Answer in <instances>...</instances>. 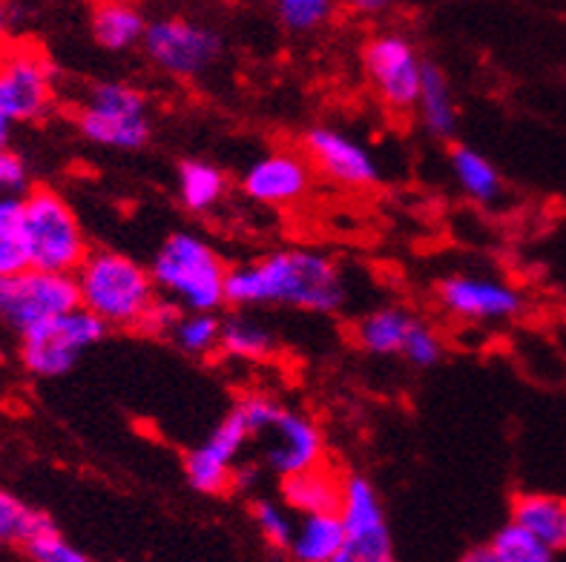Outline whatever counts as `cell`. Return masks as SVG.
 <instances>
[{"instance_id": "1", "label": "cell", "mask_w": 566, "mask_h": 562, "mask_svg": "<svg viewBox=\"0 0 566 562\" xmlns=\"http://www.w3.org/2000/svg\"><path fill=\"white\" fill-rule=\"evenodd\" d=\"M348 287L343 271L325 253L287 247L228 273V305L294 307L305 314H337Z\"/></svg>"}, {"instance_id": "2", "label": "cell", "mask_w": 566, "mask_h": 562, "mask_svg": "<svg viewBox=\"0 0 566 562\" xmlns=\"http://www.w3.org/2000/svg\"><path fill=\"white\" fill-rule=\"evenodd\" d=\"M75 282L81 305L115 330H144V321L161 299L150 267L118 250H90L75 271Z\"/></svg>"}, {"instance_id": "3", "label": "cell", "mask_w": 566, "mask_h": 562, "mask_svg": "<svg viewBox=\"0 0 566 562\" xmlns=\"http://www.w3.org/2000/svg\"><path fill=\"white\" fill-rule=\"evenodd\" d=\"M158 293L181 310H219L228 305V273L222 256L196 233H170L150 262Z\"/></svg>"}, {"instance_id": "4", "label": "cell", "mask_w": 566, "mask_h": 562, "mask_svg": "<svg viewBox=\"0 0 566 562\" xmlns=\"http://www.w3.org/2000/svg\"><path fill=\"white\" fill-rule=\"evenodd\" d=\"M242 407L251 439L262 445V463L276 477H291L323 463V431L311 416L296 413L268 396H244L237 402Z\"/></svg>"}, {"instance_id": "5", "label": "cell", "mask_w": 566, "mask_h": 562, "mask_svg": "<svg viewBox=\"0 0 566 562\" xmlns=\"http://www.w3.org/2000/svg\"><path fill=\"white\" fill-rule=\"evenodd\" d=\"M29 267L72 273L90 256L84 227L70 201L50 187H32L21 199Z\"/></svg>"}, {"instance_id": "6", "label": "cell", "mask_w": 566, "mask_h": 562, "mask_svg": "<svg viewBox=\"0 0 566 562\" xmlns=\"http://www.w3.org/2000/svg\"><path fill=\"white\" fill-rule=\"evenodd\" d=\"M75 124L86 141L104 150L136 152L153 138L147 95L127 81H101L90 86L75 113Z\"/></svg>"}, {"instance_id": "7", "label": "cell", "mask_w": 566, "mask_h": 562, "mask_svg": "<svg viewBox=\"0 0 566 562\" xmlns=\"http://www.w3.org/2000/svg\"><path fill=\"white\" fill-rule=\"evenodd\" d=\"M107 321H101L84 305L38 321L21 333L23 368L38 379L66 377L86 350L107 336Z\"/></svg>"}, {"instance_id": "8", "label": "cell", "mask_w": 566, "mask_h": 562, "mask_svg": "<svg viewBox=\"0 0 566 562\" xmlns=\"http://www.w3.org/2000/svg\"><path fill=\"white\" fill-rule=\"evenodd\" d=\"M55 107V70L32 43L0 52V109L18 127L38 124Z\"/></svg>"}, {"instance_id": "9", "label": "cell", "mask_w": 566, "mask_h": 562, "mask_svg": "<svg viewBox=\"0 0 566 562\" xmlns=\"http://www.w3.org/2000/svg\"><path fill=\"white\" fill-rule=\"evenodd\" d=\"M78 305V282L72 273L27 267L14 276L0 278V321L18 333Z\"/></svg>"}, {"instance_id": "10", "label": "cell", "mask_w": 566, "mask_h": 562, "mask_svg": "<svg viewBox=\"0 0 566 562\" xmlns=\"http://www.w3.org/2000/svg\"><path fill=\"white\" fill-rule=\"evenodd\" d=\"M142 46L156 70L179 81L199 78L222 55L219 32L201 26V23L185 21V18L147 23Z\"/></svg>"}, {"instance_id": "11", "label": "cell", "mask_w": 566, "mask_h": 562, "mask_svg": "<svg viewBox=\"0 0 566 562\" xmlns=\"http://www.w3.org/2000/svg\"><path fill=\"white\" fill-rule=\"evenodd\" d=\"M368 84L391 113H411L420 98L426 61L400 32H380L363 50Z\"/></svg>"}, {"instance_id": "12", "label": "cell", "mask_w": 566, "mask_h": 562, "mask_svg": "<svg viewBox=\"0 0 566 562\" xmlns=\"http://www.w3.org/2000/svg\"><path fill=\"white\" fill-rule=\"evenodd\" d=\"M339 517L345 526L343 562H391L395 540L388 528L386 508L371 479L352 474L343 479Z\"/></svg>"}, {"instance_id": "13", "label": "cell", "mask_w": 566, "mask_h": 562, "mask_svg": "<svg viewBox=\"0 0 566 562\" xmlns=\"http://www.w3.org/2000/svg\"><path fill=\"white\" fill-rule=\"evenodd\" d=\"M248 442H251V427L242 407L237 405L210 431L199 448L185 456V477L190 488L208 497L228 491L237 479V459Z\"/></svg>"}, {"instance_id": "14", "label": "cell", "mask_w": 566, "mask_h": 562, "mask_svg": "<svg viewBox=\"0 0 566 562\" xmlns=\"http://www.w3.org/2000/svg\"><path fill=\"white\" fill-rule=\"evenodd\" d=\"M438 301L460 321H510L524 310V296L512 285L481 273H454L438 285Z\"/></svg>"}, {"instance_id": "15", "label": "cell", "mask_w": 566, "mask_h": 562, "mask_svg": "<svg viewBox=\"0 0 566 562\" xmlns=\"http://www.w3.org/2000/svg\"><path fill=\"white\" fill-rule=\"evenodd\" d=\"M302 150L325 179L343 187H371L380 181V165L366 144L334 127H311L302 138Z\"/></svg>"}, {"instance_id": "16", "label": "cell", "mask_w": 566, "mask_h": 562, "mask_svg": "<svg viewBox=\"0 0 566 562\" xmlns=\"http://www.w3.org/2000/svg\"><path fill=\"white\" fill-rule=\"evenodd\" d=\"M244 195L265 206H291L311 190V161L300 152H268L256 158L242 179Z\"/></svg>"}, {"instance_id": "17", "label": "cell", "mask_w": 566, "mask_h": 562, "mask_svg": "<svg viewBox=\"0 0 566 562\" xmlns=\"http://www.w3.org/2000/svg\"><path fill=\"white\" fill-rule=\"evenodd\" d=\"M343 479L323 463L308 470L282 479V502L296 513L339 511L343 502Z\"/></svg>"}, {"instance_id": "18", "label": "cell", "mask_w": 566, "mask_h": 562, "mask_svg": "<svg viewBox=\"0 0 566 562\" xmlns=\"http://www.w3.org/2000/svg\"><path fill=\"white\" fill-rule=\"evenodd\" d=\"M291 554L300 562H343L345 526L339 511L302 513L294 542H291Z\"/></svg>"}, {"instance_id": "19", "label": "cell", "mask_w": 566, "mask_h": 562, "mask_svg": "<svg viewBox=\"0 0 566 562\" xmlns=\"http://www.w3.org/2000/svg\"><path fill=\"white\" fill-rule=\"evenodd\" d=\"M415 321L417 316H411L406 307H377L357 321L354 342L371 357H402Z\"/></svg>"}, {"instance_id": "20", "label": "cell", "mask_w": 566, "mask_h": 562, "mask_svg": "<svg viewBox=\"0 0 566 562\" xmlns=\"http://www.w3.org/2000/svg\"><path fill=\"white\" fill-rule=\"evenodd\" d=\"M417 115L426 132L434 138H452L458 129V100H454L452 81L440 66L426 64L423 86H420V98H417Z\"/></svg>"}, {"instance_id": "21", "label": "cell", "mask_w": 566, "mask_h": 562, "mask_svg": "<svg viewBox=\"0 0 566 562\" xmlns=\"http://www.w3.org/2000/svg\"><path fill=\"white\" fill-rule=\"evenodd\" d=\"M144 32H147L144 14L127 0H101L93 9V38L104 50H133L144 41Z\"/></svg>"}, {"instance_id": "22", "label": "cell", "mask_w": 566, "mask_h": 562, "mask_svg": "<svg viewBox=\"0 0 566 562\" xmlns=\"http://www.w3.org/2000/svg\"><path fill=\"white\" fill-rule=\"evenodd\" d=\"M512 520L546 542L553 551L566 549V502L549 494H521L512 502Z\"/></svg>"}, {"instance_id": "23", "label": "cell", "mask_w": 566, "mask_h": 562, "mask_svg": "<svg viewBox=\"0 0 566 562\" xmlns=\"http://www.w3.org/2000/svg\"><path fill=\"white\" fill-rule=\"evenodd\" d=\"M452 176L463 195L478 204H495L503 192V181L497 167L472 147H454L452 150Z\"/></svg>"}, {"instance_id": "24", "label": "cell", "mask_w": 566, "mask_h": 562, "mask_svg": "<svg viewBox=\"0 0 566 562\" xmlns=\"http://www.w3.org/2000/svg\"><path fill=\"white\" fill-rule=\"evenodd\" d=\"M228 192V179L210 161L190 158L179 167V199L190 213H210Z\"/></svg>"}, {"instance_id": "25", "label": "cell", "mask_w": 566, "mask_h": 562, "mask_svg": "<svg viewBox=\"0 0 566 562\" xmlns=\"http://www.w3.org/2000/svg\"><path fill=\"white\" fill-rule=\"evenodd\" d=\"M222 321L216 310H181L170 328L172 344L185 357H210L213 350H222Z\"/></svg>"}, {"instance_id": "26", "label": "cell", "mask_w": 566, "mask_h": 562, "mask_svg": "<svg viewBox=\"0 0 566 562\" xmlns=\"http://www.w3.org/2000/svg\"><path fill=\"white\" fill-rule=\"evenodd\" d=\"M273 333L259 319L237 314L222 321V353L239 362H265L273 357Z\"/></svg>"}, {"instance_id": "27", "label": "cell", "mask_w": 566, "mask_h": 562, "mask_svg": "<svg viewBox=\"0 0 566 562\" xmlns=\"http://www.w3.org/2000/svg\"><path fill=\"white\" fill-rule=\"evenodd\" d=\"M492 551V562H553L555 551L541 542L538 537L510 520L486 542Z\"/></svg>"}, {"instance_id": "28", "label": "cell", "mask_w": 566, "mask_h": 562, "mask_svg": "<svg viewBox=\"0 0 566 562\" xmlns=\"http://www.w3.org/2000/svg\"><path fill=\"white\" fill-rule=\"evenodd\" d=\"M29 267L23 242V210L18 199H0V278Z\"/></svg>"}, {"instance_id": "29", "label": "cell", "mask_w": 566, "mask_h": 562, "mask_svg": "<svg viewBox=\"0 0 566 562\" xmlns=\"http://www.w3.org/2000/svg\"><path fill=\"white\" fill-rule=\"evenodd\" d=\"M43 520L46 513L29 508L23 499L0 488V549H23Z\"/></svg>"}, {"instance_id": "30", "label": "cell", "mask_w": 566, "mask_h": 562, "mask_svg": "<svg viewBox=\"0 0 566 562\" xmlns=\"http://www.w3.org/2000/svg\"><path fill=\"white\" fill-rule=\"evenodd\" d=\"M253 522L262 540L273 551H291V542L296 534V520L291 517V508L285 502H273V499H256L253 502Z\"/></svg>"}, {"instance_id": "31", "label": "cell", "mask_w": 566, "mask_h": 562, "mask_svg": "<svg viewBox=\"0 0 566 562\" xmlns=\"http://www.w3.org/2000/svg\"><path fill=\"white\" fill-rule=\"evenodd\" d=\"M27 556H32L35 562H86L90 556L81 549H75L70 540H66L61 531L55 528V522L46 517L41 522L35 534L29 537V542L23 545Z\"/></svg>"}, {"instance_id": "32", "label": "cell", "mask_w": 566, "mask_h": 562, "mask_svg": "<svg viewBox=\"0 0 566 562\" xmlns=\"http://www.w3.org/2000/svg\"><path fill=\"white\" fill-rule=\"evenodd\" d=\"M273 7L291 32H314L334 14V0H273Z\"/></svg>"}, {"instance_id": "33", "label": "cell", "mask_w": 566, "mask_h": 562, "mask_svg": "<svg viewBox=\"0 0 566 562\" xmlns=\"http://www.w3.org/2000/svg\"><path fill=\"white\" fill-rule=\"evenodd\" d=\"M443 336L431 328L429 321L417 319L411 325V333L402 348V359L415 368H434L443 359Z\"/></svg>"}, {"instance_id": "34", "label": "cell", "mask_w": 566, "mask_h": 562, "mask_svg": "<svg viewBox=\"0 0 566 562\" xmlns=\"http://www.w3.org/2000/svg\"><path fill=\"white\" fill-rule=\"evenodd\" d=\"M29 190H32V176L23 156H18L12 147L0 150V199L21 201Z\"/></svg>"}, {"instance_id": "35", "label": "cell", "mask_w": 566, "mask_h": 562, "mask_svg": "<svg viewBox=\"0 0 566 562\" xmlns=\"http://www.w3.org/2000/svg\"><path fill=\"white\" fill-rule=\"evenodd\" d=\"M348 7L357 14H380L386 12L388 0H348Z\"/></svg>"}, {"instance_id": "36", "label": "cell", "mask_w": 566, "mask_h": 562, "mask_svg": "<svg viewBox=\"0 0 566 562\" xmlns=\"http://www.w3.org/2000/svg\"><path fill=\"white\" fill-rule=\"evenodd\" d=\"M14 129H18V124L9 118L3 109H0V150H7V147H12V138H14Z\"/></svg>"}, {"instance_id": "37", "label": "cell", "mask_w": 566, "mask_h": 562, "mask_svg": "<svg viewBox=\"0 0 566 562\" xmlns=\"http://www.w3.org/2000/svg\"><path fill=\"white\" fill-rule=\"evenodd\" d=\"M7 32H9V7H7V0H0V43H3Z\"/></svg>"}]
</instances>
